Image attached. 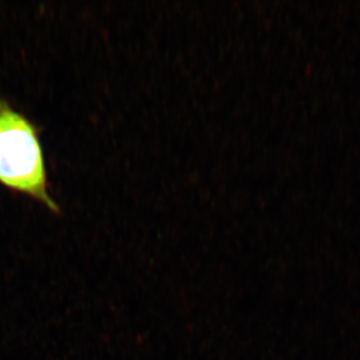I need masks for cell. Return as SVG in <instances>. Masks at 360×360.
I'll return each instance as SVG.
<instances>
[{
	"instance_id": "cell-1",
	"label": "cell",
	"mask_w": 360,
	"mask_h": 360,
	"mask_svg": "<svg viewBox=\"0 0 360 360\" xmlns=\"http://www.w3.org/2000/svg\"><path fill=\"white\" fill-rule=\"evenodd\" d=\"M0 184L39 200L51 212L58 205L49 193L39 131L25 115L0 98Z\"/></svg>"
}]
</instances>
